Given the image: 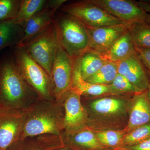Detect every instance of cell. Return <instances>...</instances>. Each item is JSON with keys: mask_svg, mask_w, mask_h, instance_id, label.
Wrapping results in <instances>:
<instances>
[{"mask_svg": "<svg viewBox=\"0 0 150 150\" xmlns=\"http://www.w3.org/2000/svg\"><path fill=\"white\" fill-rule=\"evenodd\" d=\"M25 118L19 139L43 135L61 137L64 131V109L61 100L38 99L25 109Z\"/></svg>", "mask_w": 150, "mask_h": 150, "instance_id": "2", "label": "cell"}, {"mask_svg": "<svg viewBox=\"0 0 150 150\" xmlns=\"http://www.w3.org/2000/svg\"><path fill=\"white\" fill-rule=\"evenodd\" d=\"M24 33V26L16 24L14 19L0 21V51L20 45Z\"/></svg>", "mask_w": 150, "mask_h": 150, "instance_id": "20", "label": "cell"}, {"mask_svg": "<svg viewBox=\"0 0 150 150\" xmlns=\"http://www.w3.org/2000/svg\"><path fill=\"white\" fill-rule=\"evenodd\" d=\"M137 53L129 30L100 54L107 62L120 63Z\"/></svg>", "mask_w": 150, "mask_h": 150, "instance_id": "18", "label": "cell"}, {"mask_svg": "<svg viewBox=\"0 0 150 150\" xmlns=\"http://www.w3.org/2000/svg\"><path fill=\"white\" fill-rule=\"evenodd\" d=\"M100 54L87 50L74 60V66L84 80L91 76L107 62Z\"/></svg>", "mask_w": 150, "mask_h": 150, "instance_id": "19", "label": "cell"}, {"mask_svg": "<svg viewBox=\"0 0 150 150\" xmlns=\"http://www.w3.org/2000/svg\"><path fill=\"white\" fill-rule=\"evenodd\" d=\"M129 30L136 49L150 48V25L145 21L129 25Z\"/></svg>", "mask_w": 150, "mask_h": 150, "instance_id": "22", "label": "cell"}, {"mask_svg": "<svg viewBox=\"0 0 150 150\" xmlns=\"http://www.w3.org/2000/svg\"><path fill=\"white\" fill-rule=\"evenodd\" d=\"M66 1V0L46 1L42 9L24 25V36L20 45L25 43L47 29L53 22L57 10Z\"/></svg>", "mask_w": 150, "mask_h": 150, "instance_id": "12", "label": "cell"}, {"mask_svg": "<svg viewBox=\"0 0 150 150\" xmlns=\"http://www.w3.org/2000/svg\"><path fill=\"white\" fill-rule=\"evenodd\" d=\"M118 73L142 91L148 89L150 75L137 56V53L118 64Z\"/></svg>", "mask_w": 150, "mask_h": 150, "instance_id": "14", "label": "cell"}, {"mask_svg": "<svg viewBox=\"0 0 150 150\" xmlns=\"http://www.w3.org/2000/svg\"><path fill=\"white\" fill-rule=\"evenodd\" d=\"M94 132L97 139L103 146L113 150L120 147L123 137L126 134L125 130H105Z\"/></svg>", "mask_w": 150, "mask_h": 150, "instance_id": "26", "label": "cell"}, {"mask_svg": "<svg viewBox=\"0 0 150 150\" xmlns=\"http://www.w3.org/2000/svg\"><path fill=\"white\" fill-rule=\"evenodd\" d=\"M147 91L148 99H149V101L150 103V82L148 89L147 90Z\"/></svg>", "mask_w": 150, "mask_h": 150, "instance_id": "33", "label": "cell"}, {"mask_svg": "<svg viewBox=\"0 0 150 150\" xmlns=\"http://www.w3.org/2000/svg\"><path fill=\"white\" fill-rule=\"evenodd\" d=\"M112 16L128 25L145 21L148 14L137 5L135 1L130 0H90Z\"/></svg>", "mask_w": 150, "mask_h": 150, "instance_id": "11", "label": "cell"}, {"mask_svg": "<svg viewBox=\"0 0 150 150\" xmlns=\"http://www.w3.org/2000/svg\"><path fill=\"white\" fill-rule=\"evenodd\" d=\"M149 139H150V122L125 134L119 147L137 144Z\"/></svg>", "mask_w": 150, "mask_h": 150, "instance_id": "27", "label": "cell"}, {"mask_svg": "<svg viewBox=\"0 0 150 150\" xmlns=\"http://www.w3.org/2000/svg\"><path fill=\"white\" fill-rule=\"evenodd\" d=\"M53 22L59 45L73 60L88 50V33L79 20L68 14L56 13Z\"/></svg>", "mask_w": 150, "mask_h": 150, "instance_id": "4", "label": "cell"}, {"mask_svg": "<svg viewBox=\"0 0 150 150\" xmlns=\"http://www.w3.org/2000/svg\"><path fill=\"white\" fill-rule=\"evenodd\" d=\"M60 100L64 112V132H73L86 126L88 114L82 103L81 94L71 88Z\"/></svg>", "mask_w": 150, "mask_h": 150, "instance_id": "10", "label": "cell"}, {"mask_svg": "<svg viewBox=\"0 0 150 150\" xmlns=\"http://www.w3.org/2000/svg\"><path fill=\"white\" fill-rule=\"evenodd\" d=\"M118 64L107 62L95 74L84 80L94 84L109 85L118 74Z\"/></svg>", "mask_w": 150, "mask_h": 150, "instance_id": "24", "label": "cell"}, {"mask_svg": "<svg viewBox=\"0 0 150 150\" xmlns=\"http://www.w3.org/2000/svg\"><path fill=\"white\" fill-rule=\"evenodd\" d=\"M21 2L22 0H0V21L14 19Z\"/></svg>", "mask_w": 150, "mask_h": 150, "instance_id": "28", "label": "cell"}, {"mask_svg": "<svg viewBox=\"0 0 150 150\" xmlns=\"http://www.w3.org/2000/svg\"><path fill=\"white\" fill-rule=\"evenodd\" d=\"M150 122V103L147 91L134 95L129 104V120L126 129V134Z\"/></svg>", "mask_w": 150, "mask_h": 150, "instance_id": "16", "label": "cell"}, {"mask_svg": "<svg viewBox=\"0 0 150 150\" xmlns=\"http://www.w3.org/2000/svg\"><path fill=\"white\" fill-rule=\"evenodd\" d=\"M60 8L64 13L70 15L77 19L88 28L126 24L101 8L93 4L90 0L79 1L67 4H64Z\"/></svg>", "mask_w": 150, "mask_h": 150, "instance_id": "7", "label": "cell"}, {"mask_svg": "<svg viewBox=\"0 0 150 150\" xmlns=\"http://www.w3.org/2000/svg\"><path fill=\"white\" fill-rule=\"evenodd\" d=\"M74 60L59 45L51 76L52 91L55 99L59 100L72 88Z\"/></svg>", "mask_w": 150, "mask_h": 150, "instance_id": "8", "label": "cell"}, {"mask_svg": "<svg viewBox=\"0 0 150 150\" xmlns=\"http://www.w3.org/2000/svg\"><path fill=\"white\" fill-rule=\"evenodd\" d=\"M135 3L137 5L143 10L146 13L148 14H150V3L144 1H135Z\"/></svg>", "mask_w": 150, "mask_h": 150, "instance_id": "31", "label": "cell"}, {"mask_svg": "<svg viewBox=\"0 0 150 150\" xmlns=\"http://www.w3.org/2000/svg\"><path fill=\"white\" fill-rule=\"evenodd\" d=\"M145 21L148 23V24L150 25V14H148V16L147 17Z\"/></svg>", "mask_w": 150, "mask_h": 150, "instance_id": "34", "label": "cell"}, {"mask_svg": "<svg viewBox=\"0 0 150 150\" xmlns=\"http://www.w3.org/2000/svg\"><path fill=\"white\" fill-rule=\"evenodd\" d=\"M0 150H3L2 149H1V148H0Z\"/></svg>", "mask_w": 150, "mask_h": 150, "instance_id": "35", "label": "cell"}, {"mask_svg": "<svg viewBox=\"0 0 150 150\" xmlns=\"http://www.w3.org/2000/svg\"><path fill=\"white\" fill-rule=\"evenodd\" d=\"M40 98L22 76L13 56L0 61V105L25 109Z\"/></svg>", "mask_w": 150, "mask_h": 150, "instance_id": "3", "label": "cell"}, {"mask_svg": "<svg viewBox=\"0 0 150 150\" xmlns=\"http://www.w3.org/2000/svg\"><path fill=\"white\" fill-rule=\"evenodd\" d=\"M136 49L137 56L150 75V48Z\"/></svg>", "mask_w": 150, "mask_h": 150, "instance_id": "29", "label": "cell"}, {"mask_svg": "<svg viewBox=\"0 0 150 150\" xmlns=\"http://www.w3.org/2000/svg\"><path fill=\"white\" fill-rule=\"evenodd\" d=\"M54 150H75L71 148L65 146H62V147L57 148Z\"/></svg>", "mask_w": 150, "mask_h": 150, "instance_id": "32", "label": "cell"}, {"mask_svg": "<svg viewBox=\"0 0 150 150\" xmlns=\"http://www.w3.org/2000/svg\"><path fill=\"white\" fill-rule=\"evenodd\" d=\"M115 150H150V139L137 144L121 147Z\"/></svg>", "mask_w": 150, "mask_h": 150, "instance_id": "30", "label": "cell"}, {"mask_svg": "<svg viewBox=\"0 0 150 150\" xmlns=\"http://www.w3.org/2000/svg\"><path fill=\"white\" fill-rule=\"evenodd\" d=\"M25 109L0 105V148L6 150L19 139L24 125Z\"/></svg>", "mask_w": 150, "mask_h": 150, "instance_id": "9", "label": "cell"}, {"mask_svg": "<svg viewBox=\"0 0 150 150\" xmlns=\"http://www.w3.org/2000/svg\"><path fill=\"white\" fill-rule=\"evenodd\" d=\"M109 86L111 96H132L143 92L134 86L125 77L118 74Z\"/></svg>", "mask_w": 150, "mask_h": 150, "instance_id": "25", "label": "cell"}, {"mask_svg": "<svg viewBox=\"0 0 150 150\" xmlns=\"http://www.w3.org/2000/svg\"><path fill=\"white\" fill-rule=\"evenodd\" d=\"M13 56L25 81L40 99L56 100L52 91L51 79L46 71L30 56L21 45L12 47Z\"/></svg>", "mask_w": 150, "mask_h": 150, "instance_id": "5", "label": "cell"}, {"mask_svg": "<svg viewBox=\"0 0 150 150\" xmlns=\"http://www.w3.org/2000/svg\"><path fill=\"white\" fill-rule=\"evenodd\" d=\"M61 138L63 146L75 150H113L103 146L87 126L73 132H63Z\"/></svg>", "mask_w": 150, "mask_h": 150, "instance_id": "15", "label": "cell"}, {"mask_svg": "<svg viewBox=\"0 0 150 150\" xmlns=\"http://www.w3.org/2000/svg\"><path fill=\"white\" fill-rule=\"evenodd\" d=\"M20 45L24 47L51 79L52 67L59 46L54 22L43 32Z\"/></svg>", "mask_w": 150, "mask_h": 150, "instance_id": "6", "label": "cell"}, {"mask_svg": "<svg viewBox=\"0 0 150 150\" xmlns=\"http://www.w3.org/2000/svg\"><path fill=\"white\" fill-rule=\"evenodd\" d=\"M46 0H22L16 16L14 19L16 24L24 26L30 18L42 9Z\"/></svg>", "mask_w": 150, "mask_h": 150, "instance_id": "23", "label": "cell"}, {"mask_svg": "<svg viewBox=\"0 0 150 150\" xmlns=\"http://www.w3.org/2000/svg\"><path fill=\"white\" fill-rule=\"evenodd\" d=\"M86 28L89 40L88 50L101 54L128 31L129 25L123 24Z\"/></svg>", "mask_w": 150, "mask_h": 150, "instance_id": "13", "label": "cell"}, {"mask_svg": "<svg viewBox=\"0 0 150 150\" xmlns=\"http://www.w3.org/2000/svg\"><path fill=\"white\" fill-rule=\"evenodd\" d=\"M81 96L98 97L111 95L109 85L94 84L84 80L74 66L72 86Z\"/></svg>", "mask_w": 150, "mask_h": 150, "instance_id": "21", "label": "cell"}, {"mask_svg": "<svg viewBox=\"0 0 150 150\" xmlns=\"http://www.w3.org/2000/svg\"><path fill=\"white\" fill-rule=\"evenodd\" d=\"M60 137L48 134L28 137L17 140L6 150H54L62 146Z\"/></svg>", "mask_w": 150, "mask_h": 150, "instance_id": "17", "label": "cell"}, {"mask_svg": "<svg viewBox=\"0 0 150 150\" xmlns=\"http://www.w3.org/2000/svg\"><path fill=\"white\" fill-rule=\"evenodd\" d=\"M132 96H106L82 102L88 114L87 126L93 131L124 130Z\"/></svg>", "mask_w": 150, "mask_h": 150, "instance_id": "1", "label": "cell"}]
</instances>
